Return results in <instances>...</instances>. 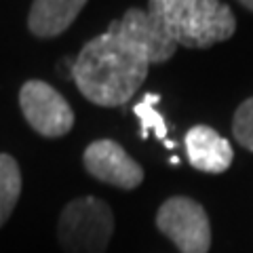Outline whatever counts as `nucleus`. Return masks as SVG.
<instances>
[{
    "label": "nucleus",
    "mask_w": 253,
    "mask_h": 253,
    "mask_svg": "<svg viewBox=\"0 0 253 253\" xmlns=\"http://www.w3.org/2000/svg\"><path fill=\"white\" fill-rule=\"evenodd\" d=\"M19 106L30 126L44 137H61L74 125L70 104L59 91L42 81H28L21 86Z\"/></svg>",
    "instance_id": "39448f33"
},
{
    "label": "nucleus",
    "mask_w": 253,
    "mask_h": 253,
    "mask_svg": "<svg viewBox=\"0 0 253 253\" xmlns=\"http://www.w3.org/2000/svg\"><path fill=\"white\" fill-rule=\"evenodd\" d=\"M86 0H34L28 17L32 34L53 38L66 32L83 11Z\"/></svg>",
    "instance_id": "1a4fd4ad"
},
{
    "label": "nucleus",
    "mask_w": 253,
    "mask_h": 253,
    "mask_svg": "<svg viewBox=\"0 0 253 253\" xmlns=\"http://www.w3.org/2000/svg\"><path fill=\"white\" fill-rule=\"evenodd\" d=\"M108 32L116 34L121 41L133 46L148 63H163L171 59L177 51V44L163 30L152 15L144 9H129L118 21L110 23Z\"/></svg>",
    "instance_id": "423d86ee"
},
{
    "label": "nucleus",
    "mask_w": 253,
    "mask_h": 253,
    "mask_svg": "<svg viewBox=\"0 0 253 253\" xmlns=\"http://www.w3.org/2000/svg\"><path fill=\"white\" fill-rule=\"evenodd\" d=\"M84 169L104 184L133 190L144 181V169L112 139H99L84 150Z\"/></svg>",
    "instance_id": "0eeeda50"
},
{
    "label": "nucleus",
    "mask_w": 253,
    "mask_h": 253,
    "mask_svg": "<svg viewBox=\"0 0 253 253\" xmlns=\"http://www.w3.org/2000/svg\"><path fill=\"white\" fill-rule=\"evenodd\" d=\"M232 131H234L236 141L253 152V97L243 101L239 110H236Z\"/></svg>",
    "instance_id": "f8f14e48"
},
{
    "label": "nucleus",
    "mask_w": 253,
    "mask_h": 253,
    "mask_svg": "<svg viewBox=\"0 0 253 253\" xmlns=\"http://www.w3.org/2000/svg\"><path fill=\"white\" fill-rule=\"evenodd\" d=\"M150 63L112 32L89 41L72 63V78L89 101L104 108L125 106L144 84Z\"/></svg>",
    "instance_id": "f257e3e1"
},
{
    "label": "nucleus",
    "mask_w": 253,
    "mask_h": 253,
    "mask_svg": "<svg viewBox=\"0 0 253 253\" xmlns=\"http://www.w3.org/2000/svg\"><path fill=\"white\" fill-rule=\"evenodd\" d=\"M21 194V173L9 154H0V226L13 213Z\"/></svg>",
    "instance_id": "9d476101"
},
{
    "label": "nucleus",
    "mask_w": 253,
    "mask_h": 253,
    "mask_svg": "<svg viewBox=\"0 0 253 253\" xmlns=\"http://www.w3.org/2000/svg\"><path fill=\"white\" fill-rule=\"evenodd\" d=\"M186 152L190 165L205 173H224L234 158L228 139L207 125H196L186 133Z\"/></svg>",
    "instance_id": "6e6552de"
},
{
    "label": "nucleus",
    "mask_w": 253,
    "mask_h": 253,
    "mask_svg": "<svg viewBox=\"0 0 253 253\" xmlns=\"http://www.w3.org/2000/svg\"><path fill=\"white\" fill-rule=\"evenodd\" d=\"M239 2L245 6V9H249V11H253V0H239Z\"/></svg>",
    "instance_id": "ddd939ff"
},
{
    "label": "nucleus",
    "mask_w": 253,
    "mask_h": 253,
    "mask_svg": "<svg viewBox=\"0 0 253 253\" xmlns=\"http://www.w3.org/2000/svg\"><path fill=\"white\" fill-rule=\"evenodd\" d=\"M156 226L181 253H207L211 247L207 213L188 196H173L165 201L156 213Z\"/></svg>",
    "instance_id": "20e7f679"
},
{
    "label": "nucleus",
    "mask_w": 253,
    "mask_h": 253,
    "mask_svg": "<svg viewBox=\"0 0 253 253\" xmlns=\"http://www.w3.org/2000/svg\"><path fill=\"white\" fill-rule=\"evenodd\" d=\"M158 95L156 93H148L144 101L133 108L135 116H139L141 121V137H148L150 131H154V135L158 139H165L167 137V125H165L163 116L158 114V110H154V104H158Z\"/></svg>",
    "instance_id": "9b49d317"
},
{
    "label": "nucleus",
    "mask_w": 253,
    "mask_h": 253,
    "mask_svg": "<svg viewBox=\"0 0 253 253\" xmlns=\"http://www.w3.org/2000/svg\"><path fill=\"white\" fill-rule=\"evenodd\" d=\"M112 232V209L95 196L74 199L61 211L57 234L66 253H104Z\"/></svg>",
    "instance_id": "7ed1b4c3"
},
{
    "label": "nucleus",
    "mask_w": 253,
    "mask_h": 253,
    "mask_svg": "<svg viewBox=\"0 0 253 253\" xmlns=\"http://www.w3.org/2000/svg\"><path fill=\"white\" fill-rule=\"evenodd\" d=\"M148 13L186 49H209L236 30L230 6L219 0H150Z\"/></svg>",
    "instance_id": "f03ea898"
}]
</instances>
